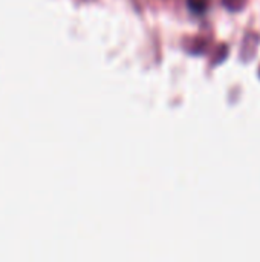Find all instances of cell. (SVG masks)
<instances>
[{
	"label": "cell",
	"instance_id": "1",
	"mask_svg": "<svg viewBox=\"0 0 260 262\" xmlns=\"http://www.w3.org/2000/svg\"><path fill=\"white\" fill-rule=\"evenodd\" d=\"M187 5L192 12L195 14H204L208 9L210 0H187Z\"/></svg>",
	"mask_w": 260,
	"mask_h": 262
},
{
	"label": "cell",
	"instance_id": "2",
	"mask_svg": "<svg viewBox=\"0 0 260 262\" xmlns=\"http://www.w3.org/2000/svg\"><path fill=\"white\" fill-rule=\"evenodd\" d=\"M205 49H207V41H205V40H201V38L195 40L193 45L188 46V52H192V54H199V55L204 54Z\"/></svg>",
	"mask_w": 260,
	"mask_h": 262
},
{
	"label": "cell",
	"instance_id": "3",
	"mask_svg": "<svg viewBox=\"0 0 260 262\" xmlns=\"http://www.w3.org/2000/svg\"><path fill=\"white\" fill-rule=\"evenodd\" d=\"M245 3H247V0H222V5H224L227 9L234 11V12L244 9Z\"/></svg>",
	"mask_w": 260,
	"mask_h": 262
},
{
	"label": "cell",
	"instance_id": "4",
	"mask_svg": "<svg viewBox=\"0 0 260 262\" xmlns=\"http://www.w3.org/2000/svg\"><path fill=\"white\" fill-rule=\"evenodd\" d=\"M228 55V46L227 45H222L216 49V55L213 57V64H218V63H222L225 60V57Z\"/></svg>",
	"mask_w": 260,
	"mask_h": 262
},
{
	"label": "cell",
	"instance_id": "5",
	"mask_svg": "<svg viewBox=\"0 0 260 262\" xmlns=\"http://www.w3.org/2000/svg\"><path fill=\"white\" fill-rule=\"evenodd\" d=\"M259 74H260V69H259Z\"/></svg>",
	"mask_w": 260,
	"mask_h": 262
}]
</instances>
